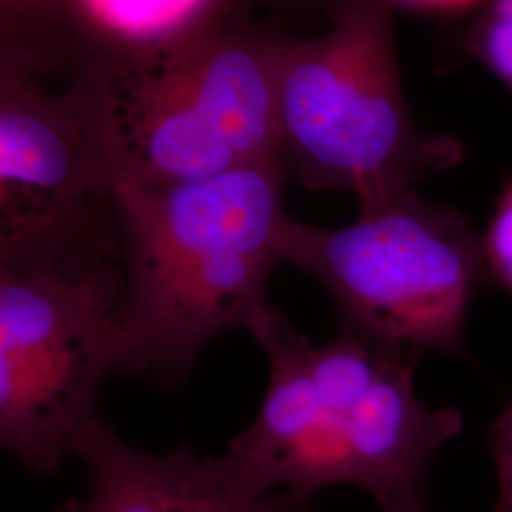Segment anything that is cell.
Masks as SVG:
<instances>
[{
	"instance_id": "cell-1",
	"label": "cell",
	"mask_w": 512,
	"mask_h": 512,
	"mask_svg": "<svg viewBox=\"0 0 512 512\" xmlns=\"http://www.w3.org/2000/svg\"><path fill=\"white\" fill-rule=\"evenodd\" d=\"M249 332L268 357V384L228 458L253 490L315 495L351 484L382 512L427 499L431 465L463 416L421 403L420 359L344 334L317 348L272 306Z\"/></svg>"
},
{
	"instance_id": "cell-2",
	"label": "cell",
	"mask_w": 512,
	"mask_h": 512,
	"mask_svg": "<svg viewBox=\"0 0 512 512\" xmlns=\"http://www.w3.org/2000/svg\"><path fill=\"white\" fill-rule=\"evenodd\" d=\"M285 165H249L196 183L114 188L124 268L126 374L179 385L205 344L270 308L281 260Z\"/></svg>"
},
{
	"instance_id": "cell-3",
	"label": "cell",
	"mask_w": 512,
	"mask_h": 512,
	"mask_svg": "<svg viewBox=\"0 0 512 512\" xmlns=\"http://www.w3.org/2000/svg\"><path fill=\"white\" fill-rule=\"evenodd\" d=\"M84 112L112 194L281 162L272 46L190 29L141 44L110 67Z\"/></svg>"
},
{
	"instance_id": "cell-4",
	"label": "cell",
	"mask_w": 512,
	"mask_h": 512,
	"mask_svg": "<svg viewBox=\"0 0 512 512\" xmlns=\"http://www.w3.org/2000/svg\"><path fill=\"white\" fill-rule=\"evenodd\" d=\"M272 52L281 162L304 188L382 202L463 162L410 116L387 0H351L327 35Z\"/></svg>"
},
{
	"instance_id": "cell-5",
	"label": "cell",
	"mask_w": 512,
	"mask_h": 512,
	"mask_svg": "<svg viewBox=\"0 0 512 512\" xmlns=\"http://www.w3.org/2000/svg\"><path fill=\"white\" fill-rule=\"evenodd\" d=\"M120 236L0 258V442L35 475L73 456L101 385L126 374Z\"/></svg>"
},
{
	"instance_id": "cell-6",
	"label": "cell",
	"mask_w": 512,
	"mask_h": 512,
	"mask_svg": "<svg viewBox=\"0 0 512 512\" xmlns=\"http://www.w3.org/2000/svg\"><path fill=\"white\" fill-rule=\"evenodd\" d=\"M279 255L325 287L340 334L416 359L463 351L471 304L486 281L469 217L414 190L359 203V217L344 228L287 219Z\"/></svg>"
},
{
	"instance_id": "cell-7",
	"label": "cell",
	"mask_w": 512,
	"mask_h": 512,
	"mask_svg": "<svg viewBox=\"0 0 512 512\" xmlns=\"http://www.w3.org/2000/svg\"><path fill=\"white\" fill-rule=\"evenodd\" d=\"M112 183L84 109H71L4 69L0 95V258L105 238L93 203Z\"/></svg>"
},
{
	"instance_id": "cell-8",
	"label": "cell",
	"mask_w": 512,
	"mask_h": 512,
	"mask_svg": "<svg viewBox=\"0 0 512 512\" xmlns=\"http://www.w3.org/2000/svg\"><path fill=\"white\" fill-rule=\"evenodd\" d=\"M73 456L90 471V494L55 512H308L315 501L256 492L228 456L200 458L186 444L162 456L131 448L99 414L76 433Z\"/></svg>"
},
{
	"instance_id": "cell-9",
	"label": "cell",
	"mask_w": 512,
	"mask_h": 512,
	"mask_svg": "<svg viewBox=\"0 0 512 512\" xmlns=\"http://www.w3.org/2000/svg\"><path fill=\"white\" fill-rule=\"evenodd\" d=\"M209 0H78L97 27L141 44L190 29Z\"/></svg>"
},
{
	"instance_id": "cell-10",
	"label": "cell",
	"mask_w": 512,
	"mask_h": 512,
	"mask_svg": "<svg viewBox=\"0 0 512 512\" xmlns=\"http://www.w3.org/2000/svg\"><path fill=\"white\" fill-rule=\"evenodd\" d=\"M467 50L512 92V0H486L467 37Z\"/></svg>"
},
{
	"instance_id": "cell-11",
	"label": "cell",
	"mask_w": 512,
	"mask_h": 512,
	"mask_svg": "<svg viewBox=\"0 0 512 512\" xmlns=\"http://www.w3.org/2000/svg\"><path fill=\"white\" fill-rule=\"evenodd\" d=\"M480 243L486 281L512 294V179L497 196Z\"/></svg>"
},
{
	"instance_id": "cell-12",
	"label": "cell",
	"mask_w": 512,
	"mask_h": 512,
	"mask_svg": "<svg viewBox=\"0 0 512 512\" xmlns=\"http://www.w3.org/2000/svg\"><path fill=\"white\" fill-rule=\"evenodd\" d=\"M490 448L497 473L494 512H512V401L492 423Z\"/></svg>"
},
{
	"instance_id": "cell-13",
	"label": "cell",
	"mask_w": 512,
	"mask_h": 512,
	"mask_svg": "<svg viewBox=\"0 0 512 512\" xmlns=\"http://www.w3.org/2000/svg\"><path fill=\"white\" fill-rule=\"evenodd\" d=\"M54 0H2V16L4 19L23 18L29 14H37L38 10L50 6Z\"/></svg>"
},
{
	"instance_id": "cell-14",
	"label": "cell",
	"mask_w": 512,
	"mask_h": 512,
	"mask_svg": "<svg viewBox=\"0 0 512 512\" xmlns=\"http://www.w3.org/2000/svg\"><path fill=\"white\" fill-rule=\"evenodd\" d=\"M408 4H418V6H431V8H461L467 6L475 0H401Z\"/></svg>"
},
{
	"instance_id": "cell-15",
	"label": "cell",
	"mask_w": 512,
	"mask_h": 512,
	"mask_svg": "<svg viewBox=\"0 0 512 512\" xmlns=\"http://www.w3.org/2000/svg\"><path fill=\"white\" fill-rule=\"evenodd\" d=\"M385 512H431V509H429L427 499H420V501H414V503H408V505H403V507H397V509Z\"/></svg>"
}]
</instances>
